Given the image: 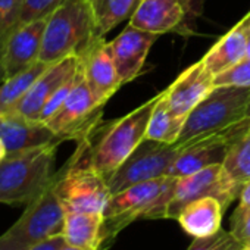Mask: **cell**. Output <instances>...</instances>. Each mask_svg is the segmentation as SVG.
I'll list each match as a JSON object with an SVG mask.
<instances>
[{
    "instance_id": "1",
    "label": "cell",
    "mask_w": 250,
    "mask_h": 250,
    "mask_svg": "<svg viewBox=\"0 0 250 250\" xmlns=\"http://www.w3.org/2000/svg\"><path fill=\"white\" fill-rule=\"evenodd\" d=\"M61 143L8 153L0 162V203L18 206L34 200L55 178Z\"/></svg>"
},
{
    "instance_id": "2",
    "label": "cell",
    "mask_w": 250,
    "mask_h": 250,
    "mask_svg": "<svg viewBox=\"0 0 250 250\" xmlns=\"http://www.w3.org/2000/svg\"><path fill=\"white\" fill-rule=\"evenodd\" d=\"M99 39L90 0H65L47 18L40 61L49 65L81 56Z\"/></svg>"
},
{
    "instance_id": "3",
    "label": "cell",
    "mask_w": 250,
    "mask_h": 250,
    "mask_svg": "<svg viewBox=\"0 0 250 250\" xmlns=\"http://www.w3.org/2000/svg\"><path fill=\"white\" fill-rule=\"evenodd\" d=\"M177 178L164 175L139 183L110 196L104 210L106 243L136 219L167 218V209L175 190Z\"/></svg>"
},
{
    "instance_id": "4",
    "label": "cell",
    "mask_w": 250,
    "mask_h": 250,
    "mask_svg": "<svg viewBox=\"0 0 250 250\" xmlns=\"http://www.w3.org/2000/svg\"><path fill=\"white\" fill-rule=\"evenodd\" d=\"M158 96L140 104L130 113L110 122L90 150L91 167L106 180L125 162L146 139L149 119Z\"/></svg>"
},
{
    "instance_id": "5",
    "label": "cell",
    "mask_w": 250,
    "mask_h": 250,
    "mask_svg": "<svg viewBox=\"0 0 250 250\" xmlns=\"http://www.w3.org/2000/svg\"><path fill=\"white\" fill-rule=\"evenodd\" d=\"M90 147V139L78 142V150L69 162L58 171L56 191L66 212L103 213L110 199L107 180L99 174L83 155Z\"/></svg>"
},
{
    "instance_id": "6",
    "label": "cell",
    "mask_w": 250,
    "mask_h": 250,
    "mask_svg": "<svg viewBox=\"0 0 250 250\" xmlns=\"http://www.w3.org/2000/svg\"><path fill=\"white\" fill-rule=\"evenodd\" d=\"M58 172L53 181L28 205L20 219L0 235V250H28L34 244L62 234L65 209L56 191Z\"/></svg>"
},
{
    "instance_id": "7",
    "label": "cell",
    "mask_w": 250,
    "mask_h": 250,
    "mask_svg": "<svg viewBox=\"0 0 250 250\" xmlns=\"http://www.w3.org/2000/svg\"><path fill=\"white\" fill-rule=\"evenodd\" d=\"M250 87L215 85V88L188 113L177 145L222 130L247 116Z\"/></svg>"
},
{
    "instance_id": "8",
    "label": "cell",
    "mask_w": 250,
    "mask_h": 250,
    "mask_svg": "<svg viewBox=\"0 0 250 250\" xmlns=\"http://www.w3.org/2000/svg\"><path fill=\"white\" fill-rule=\"evenodd\" d=\"M250 131V116L228 125V127L191 139L178 145L180 153L171 165L167 175L184 177L197 172L206 167L222 164L229 149Z\"/></svg>"
},
{
    "instance_id": "9",
    "label": "cell",
    "mask_w": 250,
    "mask_h": 250,
    "mask_svg": "<svg viewBox=\"0 0 250 250\" xmlns=\"http://www.w3.org/2000/svg\"><path fill=\"white\" fill-rule=\"evenodd\" d=\"M102 107L103 104H100L94 97L80 68L75 85L69 96L46 124L63 142H83L90 139V133L94 130L96 122L100 118Z\"/></svg>"
},
{
    "instance_id": "10",
    "label": "cell",
    "mask_w": 250,
    "mask_h": 250,
    "mask_svg": "<svg viewBox=\"0 0 250 250\" xmlns=\"http://www.w3.org/2000/svg\"><path fill=\"white\" fill-rule=\"evenodd\" d=\"M178 153V145H164L145 139L127 161L107 178L110 194L167 175Z\"/></svg>"
},
{
    "instance_id": "11",
    "label": "cell",
    "mask_w": 250,
    "mask_h": 250,
    "mask_svg": "<svg viewBox=\"0 0 250 250\" xmlns=\"http://www.w3.org/2000/svg\"><path fill=\"white\" fill-rule=\"evenodd\" d=\"M241 188L235 186L222 168V164L206 167L190 175L177 178L172 199L167 209V219H177L190 202L200 197H216L227 209L240 196Z\"/></svg>"
},
{
    "instance_id": "12",
    "label": "cell",
    "mask_w": 250,
    "mask_h": 250,
    "mask_svg": "<svg viewBox=\"0 0 250 250\" xmlns=\"http://www.w3.org/2000/svg\"><path fill=\"white\" fill-rule=\"evenodd\" d=\"M46 22L47 20H40L22 24L9 34L0 52L2 80L18 75L40 61Z\"/></svg>"
},
{
    "instance_id": "13",
    "label": "cell",
    "mask_w": 250,
    "mask_h": 250,
    "mask_svg": "<svg viewBox=\"0 0 250 250\" xmlns=\"http://www.w3.org/2000/svg\"><path fill=\"white\" fill-rule=\"evenodd\" d=\"M80 68L94 97L103 106L122 87L110 43L104 37L96 39L80 56Z\"/></svg>"
},
{
    "instance_id": "14",
    "label": "cell",
    "mask_w": 250,
    "mask_h": 250,
    "mask_svg": "<svg viewBox=\"0 0 250 250\" xmlns=\"http://www.w3.org/2000/svg\"><path fill=\"white\" fill-rule=\"evenodd\" d=\"M80 69V56L71 55L56 63L47 66L44 72L34 81V84L28 88V91L14 104V107L8 112H15L30 119H39L43 107L49 102V99L56 93V90L72 78Z\"/></svg>"
},
{
    "instance_id": "15",
    "label": "cell",
    "mask_w": 250,
    "mask_h": 250,
    "mask_svg": "<svg viewBox=\"0 0 250 250\" xmlns=\"http://www.w3.org/2000/svg\"><path fill=\"white\" fill-rule=\"evenodd\" d=\"M215 88V75L209 72L202 59L184 69L165 90L171 112L186 122L188 113Z\"/></svg>"
},
{
    "instance_id": "16",
    "label": "cell",
    "mask_w": 250,
    "mask_h": 250,
    "mask_svg": "<svg viewBox=\"0 0 250 250\" xmlns=\"http://www.w3.org/2000/svg\"><path fill=\"white\" fill-rule=\"evenodd\" d=\"M158 37V34L139 30L128 24L119 36L109 42L122 85L142 74L147 55Z\"/></svg>"
},
{
    "instance_id": "17",
    "label": "cell",
    "mask_w": 250,
    "mask_h": 250,
    "mask_svg": "<svg viewBox=\"0 0 250 250\" xmlns=\"http://www.w3.org/2000/svg\"><path fill=\"white\" fill-rule=\"evenodd\" d=\"M0 140L5 145L6 155L63 142L46 122L30 119L15 112L0 115Z\"/></svg>"
},
{
    "instance_id": "18",
    "label": "cell",
    "mask_w": 250,
    "mask_h": 250,
    "mask_svg": "<svg viewBox=\"0 0 250 250\" xmlns=\"http://www.w3.org/2000/svg\"><path fill=\"white\" fill-rule=\"evenodd\" d=\"M187 6L186 0H142L130 18V25L161 36L181 24Z\"/></svg>"
},
{
    "instance_id": "19",
    "label": "cell",
    "mask_w": 250,
    "mask_h": 250,
    "mask_svg": "<svg viewBox=\"0 0 250 250\" xmlns=\"http://www.w3.org/2000/svg\"><path fill=\"white\" fill-rule=\"evenodd\" d=\"M247 15L222 36L202 58L205 66L215 77L229 69L246 58L247 50Z\"/></svg>"
},
{
    "instance_id": "20",
    "label": "cell",
    "mask_w": 250,
    "mask_h": 250,
    "mask_svg": "<svg viewBox=\"0 0 250 250\" xmlns=\"http://www.w3.org/2000/svg\"><path fill=\"white\" fill-rule=\"evenodd\" d=\"M224 210L222 203L216 197H200L186 205L177 221L188 235L205 238L221 231Z\"/></svg>"
},
{
    "instance_id": "21",
    "label": "cell",
    "mask_w": 250,
    "mask_h": 250,
    "mask_svg": "<svg viewBox=\"0 0 250 250\" xmlns=\"http://www.w3.org/2000/svg\"><path fill=\"white\" fill-rule=\"evenodd\" d=\"M66 243L81 250H104V215L87 212H66L63 231Z\"/></svg>"
},
{
    "instance_id": "22",
    "label": "cell",
    "mask_w": 250,
    "mask_h": 250,
    "mask_svg": "<svg viewBox=\"0 0 250 250\" xmlns=\"http://www.w3.org/2000/svg\"><path fill=\"white\" fill-rule=\"evenodd\" d=\"M183 127H184V121L178 119L171 112L164 90L161 94H158V100L153 106L147 125V131H146V139L164 145H177Z\"/></svg>"
},
{
    "instance_id": "23",
    "label": "cell",
    "mask_w": 250,
    "mask_h": 250,
    "mask_svg": "<svg viewBox=\"0 0 250 250\" xmlns=\"http://www.w3.org/2000/svg\"><path fill=\"white\" fill-rule=\"evenodd\" d=\"M140 2L142 0H90L97 36L104 37L122 21L131 18Z\"/></svg>"
},
{
    "instance_id": "24",
    "label": "cell",
    "mask_w": 250,
    "mask_h": 250,
    "mask_svg": "<svg viewBox=\"0 0 250 250\" xmlns=\"http://www.w3.org/2000/svg\"><path fill=\"white\" fill-rule=\"evenodd\" d=\"M47 66L49 63L39 61L21 74L0 81V115L6 113L14 107V104L28 91V88L40 77V74L47 69Z\"/></svg>"
},
{
    "instance_id": "25",
    "label": "cell",
    "mask_w": 250,
    "mask_h": 250,
    "mask_svg": "<svg viewBox=\"0 0 250 250\" xmlns=\"http://www.w3.org/2000/svg\"><path fill=\"white\" fill-rule=\"evenodd\" d=\"M222 168L240 188L250 180V131L229 149L222 162Z\"/></svg>"
},
{
    "instance_id": "26",
    "label": "cell",
    "mask_w": 250,
    "mask_h": 250,
    "mask_svg": "<svg viewBox=\"0 0 250 250\" xmlns=\"http://www.w3.org/2000/svg\"><path fill=\"white\" fill-rule=\"evenodd\" d=\"M65 0H24L18 25L47 20Z\"/></svg>"
},
{
    "instance_id": "27",
    "label": "cell",
    "mask_w": 250,
    "mask_h": 250,
    "mask_svg": "<svg viewBox=\"0 0 250 250\" xmlns=\"http://www.w3.org/2000/svg\"><path fill=\"white\" fill-rule=\"evenodd\" d=\"M22 2L24 0H0V52L9 34L18 27Z\"/></svg>"
},
{
    "instance_id": "28",
    "label": "cell",
    "mask_w": 250,
    "mask_h": 250,
    "mask_svg": "<svg viewBox=\"0 0 250 250\" xmlns=\"http://www.w3.org/2000/svg\"><path fill=\"white\" fill-rule=\"evenodd\" d=\"M215 85L250 87V59L244 58L237 65L215 77Z\"/></svg>"
},
{
    "instance_id": "29",
    "label": "cell",
    "mask_w": 250,
    "mask_h": 250,
    "mask_svg": "<svg viewBox=\"0 0 250 250\" xmlns=\"http://www.w3.org/2000/svg\"><path fill=\"white\" fill-rule=\"evenodd\" d=\"M80 71V69H78ZM77 77H78V72L72 77V78H69L66 83H63L58 90H56V93L49 99V102L46 103V106L43 107V110H42V115H40V121H43V122H47L59 109H61V106L63 104V102L66 100V97L69 96V93H71V90H72V87L75 85V81H77Z\"/></svg>"
},
{
    "instance_id": "30",
    "label": "cell",
    "mask_w": 250,
    "mask_h": 250,
    "mask_svg": "<svg viewBox=\"0 0 250 250\" xmlns=\"http://www.w3.org/2000/svg\"><path fill=\"white\" fill-rule=\"evenodd\" d=\"M229 232L244 246L250 243V208L234 210Z\"/></svg>"
},
{
    "instance_id": "31",
    "label": "cell",
    "mask_w": 250,
    "mask_h": 250,
    "mask_svg": "<svg viewBox=\"0 0 250 250\" xmlns=\"http://www.w3.org/2000/svg\"><path fill=\"white\" fill-rule=\"evenodd\" d=\"M66 244L68 243H66L63 234H56L50 238H46V240L34 244L28 250H62Z\"/></svg>"
},
{
    "instance_id": "32",
    "label": "cell",
    "mask_w": 250,
    "mask_h": 250,
    "mask_svg": "<svg viewBox=\"0 0 250 250\" xmlns=\"http://www.w3.org/2000/svg\"><path fill=\"white\" fill-rule=\"evenodd\" d=\"M240 202H238V209H249L250 208V180L243 186L240 191Z\"/></svg>"
},
{
    "instance_id": "33",
    "label": "cell",
    "mask_w": 250,
    "mask_h": 250,
    "mask_svg": "<svg viewBox=\"0 0 250 250\" xmlns=\"http://www.w3.org/2000/svg\"><path fill=\"white\" fill-rule=\"evenodd\" d=\"M247 20H249V22H247V50H246V58L250 59V11L247 14Z\"/></svg>"
},
{
    "instance_id": "34",
    "label": "cell",
    "mask_w": 250,
    "mask_h": 250,
    "mask_svg": "<svg viewBox=\"0 0 250 250\" xmlns=\"http://www.w3.org/2000/svg\"><path fill=\"white\" fill-rule=\"evenodd\" d=\"M5 156H6V149H5V145L2 143V140H0V162L3 161Z\"/></svg>"
},
{
    "instance_id": "35",
    "label": "cell",
    "mask_w": 250,
    "mask_h": 250,
    "mask_svg": "<svg viewBox=\"0 0 250 250\" xmlns=\"http://www.w3.org/2000/svg\"><path fill=\"white\" fill-rule=\"evenodd\" d=\"M62 250H81V249H77V247H72V246H69V244H66Z\"/></svg>"
},
{
    "instance_id": "36",
    "label": "cell",
    "mask_w": 250,
    "mask_h": 250,
    "mask_svg": "<svg viewBox=\"0 0 250 250\" xmlns=\"http://www.w3.org/2000/svg\"><path fill=\"white\" fill-rule=\"evenodd\" d=\"M247 116H250V102H249V106H247Z\"/></svg>"
},
{
    "instance_id": "37",
    "label": "cell",
    "mask_w": 250,
    "mask_h": 250,
    "mask_svg": "<svg viewBox=\"0 0 250 250\" xmlns=\"http://www.w3.org/2000/svg\"><path fill=\"white\" fill-rule=\"evenodd\" d=\"M244 250H250V243H249V244H246V247H244Z\"/></svg>"
},
{
    "instance_id": "38",
    "label": "cell",
    "mask_w": 250,
    "mask_h": 250,
    "mask_svg": "<svg viewBox=\"0 0 250 250\" xmlns=\"http://www.w3.org/2000/svg\"><path fill=\"white\" fill-rule=\"evenodd\" d=\"M186 2H187V3H190V0H186Z\"/></svg>"
}]
</instances>
